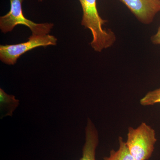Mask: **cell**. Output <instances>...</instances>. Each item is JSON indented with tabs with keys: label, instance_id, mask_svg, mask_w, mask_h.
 <instances>
[{
	"label": "cell",
	"instance_id": "obj_1",
	"mask_svg": "<svg viewBox=\"0 0 160 160\" xmlns=\"http://www.w3.org/2000/svg\"><path fill=\"white\" fill-rule=\"evenodd\" d=\"M83 11L81 25L89 29L92 36L90 43L95 51L101 52L113 45L116 37L109 29H105L103 26L107 22L100 17L97 7V0H79Z\"/></svg>",
	"mask_w": 160,
	"mask_h": 160
},
{
	"label": "cell",
	"instance_id": "obj_2",
	"mask_svg": "<svg viewBox=\"0 0 160 160\" xmlns=\"http://www.w3.org/2000/svg\"><path fill=\"white\" fill-rule=\"evenodd\" d=\"M157 141L154 129L142 122L137 128L129 127L126 142L135 160H148L152 155Z\"/></svg>",
	"mask_w": 160,
	"mask_h": 160
},
{
	"label": "cell",
	"instance_id": "obj_3",
	"mask_svg": "<svg viewBox=\"0 0 160 160\" xmlns=\"http://www.w3.org/2000/svg\"><path fill=\"white\" fill-rule=\"evenodd\" d=\"M10 8L9 12L0 18V29L3 33L11 32L18 25L29 27L34 35L48 34L53 26L52 23H36L25 17L22 9L24 0H9Z\"/></svg>",
	"mask_w": 160,
	"mask_h": 160
},
{
	"label": "cell",
	"instance_id": "obj_4",
	"mask_svg": "<svg viewBox=\"0 0 160 160\" xmlns=\"http://www.w3.org/2000/svg\"><path fill=\"white\" fill-rule=\"evenodd\" d=\"M57 39L49 34L45 35H32L25 42L14 45H1L0 60L7 65H13L18 59L29 50L37 47H46L57 45Z\"/></svg>",
	"mask_w": 160,
	"mask_h": 160
},
{
	"label": "cell",
	"instance_id": "obj_5",
	"mask_svg": "<svg viewBox=\"0 0 160 160\" xmlns=\"http://www.w3.org/2000/svg\"><path fill=\"white\" fill-rule=\"evenodd\" d=\"M139 22L148 25L160 12V0H119Z\"/></svg>",
	"mask_w": 160,
	"mask_h": 160
},
{
	"label": "cell",
	"instance_id": "obj_6",
	"mask_svg": "<svg viewBox=\"0 0 160 160\" xmlns=\"http://www.w3.org/2000/svg\"><path fill=\"white\" fill-rule=\"evenodd\" d=\"M98 143L97 130L91 120L88 118L86 128V142L83 146L82 156L79 160H97L96 151Z\"/></svg>",
	"mask_w": 160,
	"mask_h": 160
},
{
	"label": "cell",
	"instance_id": "obj_7",
	"mask_svg": "<svg viewBox=\"0 0 160 160\" xmlns=\"http://www.w3.org/2000/svg\"><path fill=\"white\" fill-rule=\"evenodd\" d=\"M19 104V100L16 99L14 95L7 94L3 89H0V113L1 119L7 116H12L13 112Z\"/></svg>",
	"mask_w": 160,
	"mask_h": 160
},
{
	"label": "cell",
	"instance_id": "obj_8",
	"mask_svg": "<svg viewBox=\"0 0 160 160\" xmlns=\"http://www.w3.org/2000/svg\"><path fill=\"white\" fill-rule=\"evenodd\" d=\"M118 141L119 148L118 150H111L109 156L104 158V160H135L122 138L119 137Z\"/></svg>",
	"mask_w": 160,
	"mask_h": 160
},
{
	"label": "cell",
	"instance_id": "obj_9",
	"mask_svg": "<svg viewBox=\"0 0 160 160\" xmlns=\"http://www.w3.org/2000/svg\"><path fill=\"white\" fill-rule=\"evenodd\" d=\"M160 103V88L149 92L140 100V104L143 106H152Z\"/></svg>",
	"mask_w": 160,
	"mask_h": 160
},
{
	"label": "cell",
	"instance_id": "obj_10",
	"mask_svg": "<svg viewBox=\"0 0 160 160\" xmlns=\"http://www.w3.org/2000/svg\"><path fill=\"white\" fill-rule=\"evenodd\" d=\"M151 41L155 45H160V26L157 33L151 37Z\"/></svg>",
	"mask_w": 160,
	"mask_h": 160
},
{
	"label": "cell",
	"instance_id": "obj_11",
	"mask_svg": "<svg viewBox=\"0 0 160 160\" xmlns=\"http://www.w3.org/2000/svg\"><path fill=\"white\" fill-rule=\"evenodd\" d=\"M39 1H40V2H42V0H39Z\"/></svg>",
	"mask_w": 160,
	"mask_h": 160
}]
</instances>
